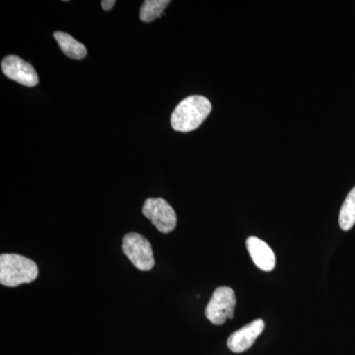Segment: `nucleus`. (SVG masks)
Instances as JSON below:
<instances>
[{
	"label": "nucleus",
	"instance_id": "f257e3e1",
	"mask_svg": "<svg viewBox=\"0 0 355 355\" xmlns=\"http://www.w3.org/2000/svg\"><path fill=\"white\" fill-rule=\"evenodd\" d=\"M211 103L202 96H190L173 112L171 125L176 132H190L202 125L211 112Z\"/></svg>",
	"mask_w": 355,
	"mask_h": 355
},
{
	"label": "nucleus",
	"instance_id": "f03ea898",
	"mask_svg": "<svg viewBox=\"0 0 355 355\" xmlns=\"http://www.w3.org/2000/svg\"><path fill=\"white\" fill-rule=\"evenodd\" d=\"M39 275L38 266L34 261L16 254L0 256V284L7 287L31 284Z\"/></svg>",
	"mask_w": 355,
	"mask_h": 355
},
{
	"label": "nucleus",
	"instance_id": "7ed1b4c3",
	"mask_svg": "<svg viewBox=\"0 0 355 355\" xmlns=\"http://www.w3.org/2000/svg\"><path fill=\"white\" fill-rule=\"evenodd\" d=\"M123 252L135 268L148 272L155 266L153 246L144 236L128 233L123 239Z\"/></svg>",
	"mask_w": 355,
	"mask_h": 355
},
{
	"label": "nucleus",
	"instance_id": "20e7f679",
	"mask_svg": "<svg viewBox=\"0 0 355 355\" xmlns=\"http://www.w3.org/2000/svg\"><path fill=\"white\" fill-rule=\"evenodd\" d=\"M235 292L227 286L216 288L205 308V316L214 324L220 326L234 317Z\"/></svg>",
	"mask_w": 355,
	"mask_h": 355
},
{
	"label": "nucleus",
	"instance_id": "39448f33",
	"mask_svg": "<svg viewBox=\"0 0 355 355\" xmlns=\"http://www.w3.org/2000/svg\"><path fill=\"white\" fill-rule=\"evenodd\" d=\"M142 214L161 233L168 234L176 228V212L164 198H147L142 207Z\"/></svg>",
	"mask_w": 355,
	"mask_h": 355
},
{
	"label": "nucleus",
	"instance_id": "423d86ee",
	"mask_svg": "<svg viewBox=\"0 0 355 355\" xmlns=\"http://www.w3.org/2000/svg\"><path fill=\"white\" fill-rule=\"evenodd\" d=\"M1 69L4 76L16 83L35 87L38 85L39 77L36 70L31 64L23 60L17 55H8L1 62Z\"/></svg>",
	"mask_w": 355,
	"mask_h": 355
},
{
	"label": "nucleus",
	"instance_id": "0eeeda50",
	"mask_svg": "<svg viewBox=\"0 0 355 355\" xmlns=\"http://www.w3.org/2000/svg\"><path fill=\"white\" fill-rule=\"evenodd\" d=\"M265 330V322L257 319L246 324L229 336L227 345L231 352L235 354L246 352L251 349L259 336Z\"/></svg>",
	"mask_w": 355,
	"mask_h": 355
},
{
	"label": "nucleus",
	"instance_id": "6e6552de",
	"mask_svg": "<svg viewBox=\"0 0 355 355\" xmlns=\"http://www.w3.org/2000/svg\"><path fill=\"white\" fill-rule=\"evenodd\" d=\"M247 249L254 265L263 272H272L275 268V254L272 248L260 238L252 237L247 239Z\"/></svg>",
	"mask_w": 355,
	"mask_h": 355
},
{
	"label": "nucleus",
	"instance_id": "1a4fd4ad",
	"mask_svg": "<svg viewBox=\"0 0 355 355\" xmlns=\"http://www.w3.org/2000/svg\"><path fill=\"white\" fill-rule=\"evenodd\" d=\"M53 37L57 40L58 46L64 51V55L72 60H83L87 55L85 46L67 33L58 31L53 34Z\"/></svg>",
	"mask_w": 355,
	"mask_h": 355
},
{
	"label": "nucleus",
	"instance_id": "9d476101",
	"mask_svg": "<svg viewBox=\"0 0 355 355\" xmlns=\"http://www.w3.org/2000/svg\"><path fill=\"white\" fill-rule=\"evenodd\" d=\"M170 4L169 0H146L140 8V20L150 23L164 14L165 8Z\"/></svg>",
	"mask_w": 355,
	"mask_h": 355
},
{
	"label": "nucleus",
	"instance_id": "9b49d317",
	"mask_svg": "<svg viewBox=\"0 0 355 355\" xmlns=\"http://www.w3.org/2000/svg\"><path fill=\"white\" fill-rule=\"evenodd\" d=\"M340 228L343 230H350L355 224V187L349 191L343 202L338 217Z\"/></svg>",
	"mask_w": 355,
	"mask_h": 355
},
{
	"label": "nucleus",
	"instance_id": "f8f14e48",
	"mask_svg": "<svg viewBox=\"0 0 355 355\" xmlns=\"http://www.w3.org/2000/svg\"><path fill=\"white\" fill-rule=\"evenodd\" d=\"M116 0H103V1H101L102 8L104 9L105 11L112 10L113 7L116 6Z\"/></svg>",
	"mask_w": 355,
	"mask_h": 355
}]
</instances>
